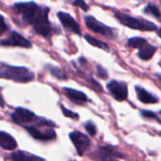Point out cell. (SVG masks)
<instances>
[{
  "mask_svg": "<svg viewBox=\"0 0 161 161\" xmlns=\"http://www.w3.org/2000/svg\"><path fill=\"white\" fill-rule=\"evenodd\" d=\"M12 8L26 25H31L37 33L46 38L53 34L54 29L48 20V8L41 7L35 2H21L14 4Z\"/></svg>",
  "mask_w": 161,
  "mask_h": 161,
  "instance_id": "obj_1",
  "label": "cell"
},
{
  "mask_svg": "<svg viewBox=\"0 0 161 161\" xmlns=\"http://www.w3.org/2000/svg\"><path fill=\"white\" fill-rule=\"evenodd\" d=\"M85 40L92 45L95 46V47H98V48H101L103 49L104 51L106 52H109V46L108 45V43H106L105 42H102V41H99L98 39L94 38V37H92L90 35H85Z\"/></svg>",
  "mask_w": 161,
  "mask_h": 161,
  "instance_id": "obj_17",
  "label": "cell"
},
{
  "mask_svg": "<svg viewBox=\"0 0 161 161\" xmlns=\"http://www.w3.org/2000/svg\"><path fill=\"white\" fill-rule=\"evenodd\" d=\"M108 90L110 94L118 101H125L128 95V89L125 82L111 80L108 84Z\"/></svg>",
  "mask_w": 161,
  "mask_h": 161,
  "instance_id": "obj_7",
  "label": "cell"
},
{
  "mask_svg": "<svg viewBox=\"0 0 161 161\" xmlns=\"http://www.w3.org/2000/svg\"><path fill=\"white\" fill-rule=\"evenodd\" d=\"M96 159L101 160H112V159H118L123 158V155L116 151V149L112 146H101L99 147L96 152L93 153L92 156Z\"/></svg>",
  "mask_w": 161,
  "mask_h": 161,
  "instance_id": "obj_10",
  "label": "cell"
},
{
  "mask_svg": "<svg viewBox=\"0 0 161 161\" xmlns=\"http://www.w3.org/2000/svg\"><path fill=\"white\" fill-rule=\"evenodd\" d=\"M85 128L86 130L88 131V133L90 134V136L92 137H94L96 135V131H97V128H96V125H94V123L89 121L85 124Z\"/></svg>",
  "mask_w": 161,
  "mask_h": 161,
  "instance_id": "obj_21",
  "label": "cell"
},
{
  "mask_svg": "<svg viewBox=\"0 0 161 161\" xmlns=\"http://www.w3.org/2000/svg\"><path fill=\"white\" fill-rule=\"evenodd\" d=\"M60 108H61V111H62V113L64 114L65 117L71 118V119H73V120H78V119H79V115H78L77 113H75V112H73V111L67 109V108H66L65 107H63V106H61Z\"/></svg>",
  "mask_w": 161,
  "mask_h": 161,
  "instance_id": "obj_22",
  "label": "cell"
},
{
  "mask_svg": "<svg viewBox=\"0 0 161 161\" xmlns=\"http://www.w3.org/2000/svg\"><path fill=\"white\" fill-rule=\"evenodd\" d=\"M65 95L72 100L74 103L78 104V105H84L86 102H88V97L85 93H83L82 92L71 89V88H64L63 89Z\"/></svg>",
  "mask_w": 161,
  "mask_h": 161,
  "instance_id": "obj_12",
  "label": "cell"
},
{
  "mask_svg": "<svg viewBox=\"0 0 161 161\" xmlns=\"http://www.w3.org/2000/svg\"><path fill=\"white\" fill-rule=\"evenodd\" d=\"M97 74H98L99 77H101L102 79H107L108 76L107 70L104 67H102L101 65H97Z\"/></svg>",
  "mask_w": 161,
  "mask_h": 161,
  "instance_id": "obj_24",
  "label": "cell"
},
{
  "mask_svg": "<svg viewBox=\"0 0 161 161\" xmlns=\"http://www.w3.org/2000/svg\"><path fill=\"white\" fill-rule=\"evenodd\" d=\"M144 13L153 15V16H155L158 20H160L159 8H158V7L157 5H155V4L149 3V4L145 7V8H144Z\"/></svg>",
  "mask_w": 161,
  "mask_h": 161,
  "instance_id": "obj_20",
  "label": "cell"
},
{
  "mask_svg": "<svg viewBox=\"0 0 161 161\" xmlns=\"http://www.w3.org/2000/svg\"><path fill=\"white\" fill-rule=\"evenodd\" d=\"M85 24L89 29H91L92 31H93L97 34H100L106 38L114 39L116 37V35L113 32L111 27H109V26L104 25L103 23L99 22L93 16H86L85 17Z\"/></svg>",
  "mask_w": 161,
  "mask_h": 161,
  "instance_id": "obj_4",
  "label": "cell"
},
{
  "mask_svg": "<svg viewBox=\"0 0 161 161\" xmlns=\"http://www.w3.org/2000/svg\"><path fill=\"white\" fill-rule=\"evenodd\" d=\"M139 50H140L138 54L139 58L142 60H149L152 58V57L156 53L157 47L154 45H151L149 42H146L141 48H139Z\"/></svg>",
  "mask_w": 161,
  "mask_h": 161,
  "instance_id": "obj_15",
  "label": "cell"
},
{
  "mask_svg": "<svg viewBox=\"0 0 161 161\" xmlns=\"http://www.w3.org/2000/svg\"><path fill=\"white\" fill-rule=\"evenodd\" d=\"M0 147L4 150H14L17 147V142L12 136L0 131Z\"/></svg>",
  "mask_w": 161,
  "mask_h": 161,
  "instance_id": "obj_14",
  "label": "cell"
},
{
  "mask_svg": "<svg viewBox=\"0 0 161 161\" xmlns=\"http://www.w3.org/2000/svg\"><path fill=\"white\" fill-rule=\"evenodd\" d=\"M47 68H48L49 73L53 76L57 77L58 79H60V80H66L67 79V75L61 69H59L58 67H55V66H51V65H48Z\"/></svg>",
  "mask_w": 161,
  "mask_h": 161,
  "instance_id": "obj_18",
  "label": "cell"
},
{
  "mask_svg": "<svg viewBox=\"0 0 161 161\" xmlns=\"http://www.w3.org/2000/svg\"><path fill=\"white\" fill-rule=\"evenodd\" d=\"M8 29V27L6 22H5L4 17L2 15H0V36L3 35L5 32H7Z\"/></svg>",
  "mask_w": 161,
  "mask_h": 161,
  "instance_id": "obj_25",
  "label": "cell"
},
{
  "mask_svg": "<svg viewBox=\"0 0 161 161\" xmlns=\"http://www.w3.org/2000/svg\"><path fill=\"white\" fill-rule=\"evenodd\" d=\"M115 18L124 25L132 28V29H137V30H142V31H155L158 30V26L145 19L142 18H137V17H133L130 16L128 14L120 12V11H116L115 12Z\"/></svg>",
  "mask_w": 161,
  "mask_h": 161,
  "instance_id": "obj_3",
  "label": "cell"
},
{
  "mask_svg": "<svg viewBox=\"0 0 161 161\" xmlns=\"http://www.w3.org/2000/svg\"><path fill=\"white\" fill-rule=\"evenodd\" d=\"M58 17L65 29L74 32L76 35H81V29L78 23L70 14L63 11H59L58 12Z\"/></svg>",
  "mask_w": 161,
  "mask_h": 161,
  "instance_id": "obj_11",
  "label": "cell"
},
{
  "mask_svg": "<svg viewBox=\"0 0 161 161\" xmlns=\"http://www.w3.org/2000/svg\"><path fill=\"white\" fill-rule=\"evenodd\" d=\"M135 90L137 92V96L140 101L143 104H157L158 103V98L150 92H148L145 89L141 86H136Z\"/></svg>",
  "mask_w": 161,
  "mask_h": 161,
  "instance_id": "obj_13",
  "label": "cell"
},
{
  "mask_svg": "<svg viewBox=\"0 0 161 161\" xmlns=\"http://www.w3.org/2000/svg\"><path fill=\"white\" fill-rule=\"evenodd\" d=\"M12 121L20 125H26L28 123H33L36 121L37 116L30 110L24 108H17L11 114Z\"/></svg>",
  "mask_w": 161,
  "mask_h": 161,
  "instance_id": "obj_8",
  "label": "cell"
},
{
  "mask_svg": "<svg viewBox=\"0 0 161 161\" xmlns=\"http://www.w3.org/2000/svg\"><path fill=\"white\" fill-rule=\"evenodd\" d=\"M0 45L3 46H19V47H24V48H29L31 47V42L24 38L22 35L17 33L16 31H12L9 35L8 38L0 40Z\"/></svg>",
  "mask_w": 161,
  "mask_h": 161,
  "instance_id": "obj_9",
  "label": "cell"
},
{
  "mask_svg": "<svg viewBox=\"0 0 161 161\" xmlns=\"http://www.w3.org/2000/svg\"><path fill=\"white\" fill-rule=\"evenodd\" d=\"M25 128L35 140L38 141L47 142L56 138V132L51 126H48L46 129H41L36 125H25Z\"/></svg>",
  "mask_w": 161,
  "mask_h": 161,
  "instance_id": "obj_5",
  "label": "cell"
},
{
  "mask_svg": "<svg viewBox=\"0 0 161 161\" xmlns=\"http://www.w3.org/2000/svg\"><path fill=\"white\" fill-rule=\"evenodd\" d=\"M5 107V101H4V98L2 97L1 93H0V108H4Z\"/></svg>",
  "mask_w": 161,
  "mask_h": 161,
  "instance_id": "obj_27",
  "label": "cell"
},
{
  "mask_svg": "<svg viewBox=\"0 0 161 161\" xmlns=\"http://www.w3.org/2000/svg\"><path fill=\"white\" fill-rule=\"evenodd\" d=\"M0 78L12 80L19 83H27L34 79V73L25 67L12 66L1 62Z\"/></svg>",
  "mask_w": 161,
  "mask_h": 161,
  "instance_id": "obj_2",
  "label": "cell"
},
{
  "mask_svg": "<svg viewBox=\"0 0 161 161\" xmlns=\"http://www.w3.org/2000/svg\"><path fill=\"white\" fill-rule=\"evenodd\" d=\"M10 158L12 160L18 161V160H43V158H40V157H37V156H34V155H31L29 153H26V152H23V151H17V152H14L11 154L10 156Z\"/></svg>",
  "mask_w": 161,
  "mask_h": 161,
  "instance_id": "obj_16",
  "label": "cell"
},
{
  "mask_svg": "<svg viewBox=\"0 0 161 161\" xmlns=\"http://www.w3.org/2000/svg\"><path fill=\"white\" fill-rule=\"evenodd\" d=\"M74 6L80 8L81 9H83L84 11H88L89 10V6L86 4V2L84 0H75L73 3Z\"/></svg>",
  "mask_w": 161,
  "mask_h": 161,
  "instance_id": "obj_23",
  "label": "cell"
},
{
  "mask_svg": "<svg viewBox=\"0 0 161 161\" xmlns=\"http://www.w3.org/2000/svg\"><path fill=\"white\" fill-rule=\"evenodd\" d=\"M142 115L144 118L157 119L158 121H159L158 118V116H157V114H156L155 112H152V111H149V110H142Z\"/></svg>",
  "mask_w": 161,
  "mask_h": 161,
  "instance_id": "obj_26",
  "label": "cell"
},
{
  "mask_svg": "<svg viewBox=\"0 0 161 161\" xmlns=\"http://www.w3.org/2000/svg\"><path fill=\"white\" fill-rule=\"evenodd\" d=\"M69 138L71 142L74 143L76 152L79 156H83L84 153L89 149L91 142L90 139L83 133L79 131H74L69 134Z\"/></svg>",
  "mask_w": 161,
  "mask_h": 161,
  "instance_id": "obj_6",
  "label": "cell"
},
{
  "mask_svg": "<svg viewBox=\"0 0 161 161\" xmlns=\"http://www.w3.org/2000/svg\"><path fill=\"white\" fill-rule=\"evenodd\" d=\"M147 42V40H145L144 38H140V37H135V38H131L128 40L127 42V45L131 48H136L139 49L141 48L143 44H145Z\"/></svg>",
  "mask_w": 161,
  "mask_h": 161,
  "instance_id": "obj_19",
  "label": "cell"
}]
</instances>
